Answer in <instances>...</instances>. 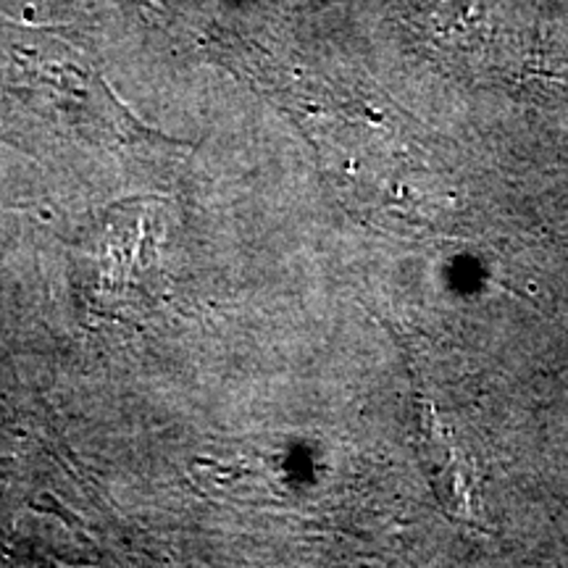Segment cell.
<instances>
[{
  "mask_svg": "<svg viewBox=\"0 0 568 568\" xmlns=\"http://www.w3.org/2000/svg\"><path fill=\"white\" fill-rule=\"evenodd\" d=\"M416 447L418 460L429 479L432 489H435L437 503L443 506L453 518L466 521L471 516V506H468V489L460 474L456 450H453L450 437H447L445 426L439 424V416L435 406L426 400L424 395L416 393Z\"/></svg>",
  "mask_w": 568,
  "mask_h": 568,
  "instance_id": "cell-1",
  "label": "cell"
}]
</instances>
